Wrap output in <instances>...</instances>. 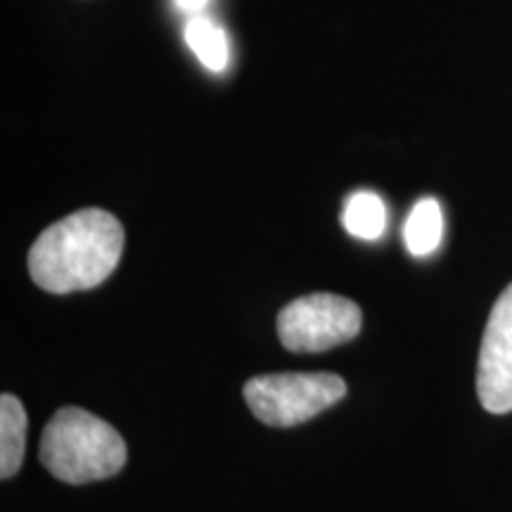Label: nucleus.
I'll return each instance as SVG.
<instances>
[{
	"label": "nucleus",
	"instance_id": "f257e3e1",
	"mask_svg": "<svg viewBox=\"0 0 512 512\" xmlns=\"http://www.w3.org/2000/svg\"><path fill=\"white\" fill-rule=\"evenodd\" d=\"M124 245V226L110 211H74L48 226L31 245V280L53 294L93 290L119 266Z\"/></svg>",
	"mask_w": 512,
	"mask_h": 512
},
{
	"label": "nucleus",
	"instance_id": "f03ea898",
	"mask_svg": "<svg viewBox=\"0 0 512 512\" xmlns=\"http://www.w3.org/2000/svg\"><path fill=\"white\" fill-rule=\"evenodd\" d=\"M126 441L91 411L60 408L43 430L41 463L64 484H91L114 477L126 465Z\"/></svg>",
	"mask_w": 512,
	"mask_h": 512
},
{
	"label": "nucleus",
	"instance_id": "7ed1b4c3",
	"mask_svg": "<svg viewBox=\"0 0 512 512\" xmlns=\"http://www.w3.org/2000/svg\"><path fill=\"white\" fill-rule=\"evenodd\" d=\"M347 394L335 373H275L252 377L242 389L249 411L264 425L292 427L328 411Z\"/></svg>",
	"mask_w": 512,
	"mask_h": 512
},
{
	"label": "nucleus",
	"instance_id": "20e7f679",
	"mask_svg": "<svg viewBox=\"0 0 512 512\" xmlns=\"http://www.w3.org/2000/svg\"><path fill=\"white\" fill-rule=\"evenodd\" d=\"M361 309L330 292L306 294L280 311L278 337L294 354H318L351 342L361 332Z\"/></svg>",
	"mask_w": 512,
	"mask_h": 512
},
{
	"label": "nucleus",
	"instance_id": "39448f33",
	"mask_svg": "<svg viewBox=\"0 0 512 512\" xmlns=\"http://www.w3.org/2000/svg\"><path fill=\"white\" fill-rule=\"evenodd\" d=\"M477 396L484 411H512V285L496 299L486 320L477 363Z\"/></svg>",
	"mask_w": 512,
	"mask_h": 512
},
{
	"label": "nucleus",
	"instance_id": "423d86ee",
	"mask_svg": "<svg viewBox=\"0 0 512 512\" xmlns=\"http://www.w3.org/2000/svg\"><path fill=\"white\" fill-rule=\"evenodd\" d=\"M27 448V411L12 394L0 396V477H15Z\"/></svg>",
	"mask_w": 512,
	"mask_h": 512
},
{
	"label": "nucleus",
	"instance_id": "0eeeda50",
	"mask_svg": "<svg viewBox=\"0 0 512 512\" xmlns=\"http://www.w3.org/2000/svg\"><path fill=\"white\" fill-rule=\"evenodd\" d=\"M444 240V211L434 197H422L413 204L403 226V242L413 256H430Z\"/></svg>",
	"mask_w": 512,
	"mask_h": 512
},
{
	"label": "nucleus",
	"instance_id": "6e6552de",
	"mask_svg": "<svg viewBox=\"0 0 512 512\" xmlns=\"http://www.w3.org/2000/svg\"><path fill=\"white\" fill-rule=\"evenodd\" d=\"M342 223L347 233L358 240H380L384 228H387V207H384L382 197L375 195V192H354L344 202Z\"/></svg>",
	"mask_w": 512,
	"mask_h": 512
},
{
	"label": "nucleus",
	"instance_id": "1a4fd4ad",
	"mask_svg": "<svg viewBox=\"0 0 512 512\" xmlns=\"http://www.w3.org/2000/svg\"><path fill=\"white\" fill-rule=\"evenodd\" d=\"M185 43L209 72L221 74L228 67V38L219 24L207 17H192L185 24Z\"/></svg>",
	"mask_w": 512,
	"mask_h": 512
},
{
	"label": "nucleus",
	"instance_id": "9d476101",
	"mask_svg": "<svg viewBox=\"0 0 512 512\" xmlns=\"http://www.w3.org/2000/svg\"><path fill=\"white\" fill-rule=\"evenodd\" d=\"M209 0H176V5L188 15H200V12L207 8Z\"/></svg>",
	"mask_w": 512,
	"mask_h": 512
}]
</instances>
